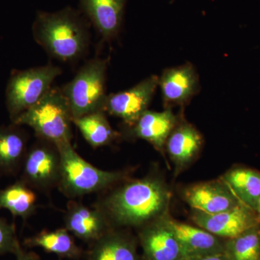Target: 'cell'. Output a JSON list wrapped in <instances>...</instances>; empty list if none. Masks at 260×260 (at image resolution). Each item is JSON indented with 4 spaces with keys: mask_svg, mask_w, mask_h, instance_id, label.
Returning a JSON list of instances; mask_svg holds the SVG:
<instances>
[{
    "mask_svg": "<svg viewBox=\"0 0 260 260\" xmlns=\"http://www.w3.org/2000/svg\"><path fill=\"white\" fill-rule=\"evenodd\" d=\"M171 193L154 177L129 181L98 200L94 206L105 214L112 227L141 228L167 215Z\"/></svg>",
    "mask_w": 260,
    "mask_h": 260,
    "instance_id": "1",
    "label": "cell"
},
{
    "mask_svg": "<svg viewBox=\"0 0 260 260\" xmlns=\"http://www.w3.org/2000/svg\"><path fill=\"white\" fill-rule=\"evenodd\" d=\"M90 22L80 10L66 7L59 11H39L32 24L34 40L51 57L73 62L86 54Z\"/></svg>",
    "mask_w": 260,
    "mask_h": 260,
    "instance_id": "2",
    "label": "cell"
},
{
    "mask_svg": "<svg viewBox=\"0 0 260 260\" xmlns=\"http://www.w3.org/2000/svg\"><path fill=\"white\" fill-rule=\"evenodd\" d=\"M18 126H30L38 139L57 145L71 141L73 117L61 88L51 87L32 107L12 120Z\"/></svg>",
    "mask_w": 260,
    "mask_h": 260,
    "instance_id": "3",
    "label": "cell"
},
{
    "mask_svg": "<svg viewBox=\"0 0 260 260\" xmlns=\"http://www.w3.org/2000/svg\"><path fill=\"white\" fill-rule=\"evenodd\" d=\"M56 145L61 158L58 188L67 198H78L107 190L126 177L125 172H109L93 167L75 151L71 141Z\"/></svg>",
    "mask_w": 260,
    "mask_h": 260,
    "instance_id": "4",
    "label": "cell"
},
{
    "mask_svg": "<svg viewBox=\"0 0 260 260\" xmlns=\"http://www.w3.org/2000/svg\"><path fill=\"white\" fill-rule=\"evenodd\" d=\"M107 65L106 59H90L78 70L71 81L61 87L73 120L90 113L104 111L108 95Z\"/></svg>",
    "mask_w": 260,
    "mask_h": 260,
    "instance_id": "5",
    "label": "cell"
},
{
    "mask_svg": "<svg viewBox=\"0 0 260 260\" xmlns=\"http://www.w3.org/2000/svg\"><path fill=\"white\" fill-rule=\"evenodd\" d=\"M61 74V68L52 64L14 70L5 93L7 109L11 120L37 104Z\"/></svg>",
    "mask_w": 260,
    "mask_h": 260,
    "instance_id": "6",
    "label": "cell"
},
{
    "mask_svg": "<svg viewBox=\"0 0 260 260\" xmlns=\"http://www.w3.org/2000/svg\"><path fill=\"white\" fill-rule=\"evenodd\" d=\"M21 180L32 189L50 191L58 186L61 173V158L57 145L38 139L24 158Z\"/></svg>",
    "mask_w": 260,
    "mask_h": 260,
    "instance_id": "7",
    "label": "cell"
},
{
    "mask_svg": "<svg viewBox=\"0 0 260 260\" xmlns=\"http://www.w3.org/2000/svg\"><path fill=\"white\" fill-rule=\"evenodd\" d=\"M158 86V77L151 75L133 88L107 95L104 112L131 126L147 110Z\"/></svg>",
    "mask_w": 260,
    "mask_h": 260,
    "instance_id": "8",
    "label": "cell"
},
{
    "mask_svg": "<svg viewBox=\"0 0 260 260\" xmlns=\"http://www.w3.org/2000/svg\"><path fill=\"white\" fill-rule=\"evenodd\" d=\"M191 218L198 226L224 240L237 237L249 229L260 225L259 214L242 204L215 214L194 210Z\"/></svg>",
    "mask_w": 260,
    "mask_h": 260,
    "instance_id": "9",
    "label": "cell"
},
{
    "mask_svg": "<svg viewBox=\"0 0 260 260\" xmlns=\"http://www.w3.org/2000/svg\"><path fill=\"white\" fill-rule=\"evenodd\" d=\"M183 198L194 211L206 214L220 213L241 204L221 179L188 186Z\"/></svg>",
    "mask_w": 260,
    "mask_h": 260,
    "instance_id": "10",
    "label": "cell"
},
{
    "mask_svg": "<svg viewBox=\"0 0 260 260\" xmlns=\"http://www.w3.org/2000/svg\"><path fill=\"white\" fill-rule=\"evenodd\" d=\"M164 217L140 228L138 237L143 257L145 260H184L180 244Z\"/></svg>",
    "mask_w": 260,
    "mask_h": 260,
    "instance_id": "11",
    "label": "cell"
},
{
    "mask_svg": "<svg viewBox=\"0 0 260 260\" xmlns=\"http://www.w3.org/2000/svg\"><path fill=\"white\" fill-rule=\"evenodd\" d=\"M64 228L75 237L91 244L112 230L105 214L96 207L89 208L79 202L70 201L64 215Z\"/></svg>",
    "mask_w": 260,
    "mask_h": 260,
    "instance_id": "12",
    "label": "cell"
},
{
    "mask_svg": "<svg viewBox=\"0 0 260 260\" xmlns=\"http://www.w3.org/2000/svg\"><path fill=\"white\" fill-rule=\"evenodd\" d=\"M158 86L164 105H184L199 92V75L192 64L186 63L164 70L158 78Z\"/></svg>",
    "mask_w": 260,
    "mask_h": 260,
    "instance_id": "13",
    "label": "cell"
},
{
    "mask_svg": "<svg viewBox=\"0 0 260 260\" xmlns=\"http://www.w3.org/2000/svg\"><path fill=\"white\" fill-rule=\"evenodd\" d=\"M80 11L104 40L120 32L127 0H78Z\"/></svg>",
    "mask_w": 260,
    "mask_h": 260,
    "instance_id": "14",
    "label": "cell"
},
{
    "mask_svg": "<svg viewBox=\"0 0 260 260\" xmlns=\"http://www.w3.org/2000/svg\"><path fill=\"white\" fill-rule=\"evenodd\" d=\"M164 218L180 244L184 260L194 256L223 252L224 239L199 226L177 221L168 215Z\"/></svg>",
    "mask_w": 260,
    "mask_h": 260,
    "instance_id": "15",
    "label": "cell"
},
{
    "mask_svg": "<svg viewBox=\"0 0 260 260\" xmlns=\"http://www.w3.org/2000/svg\"><path fill=\"white\" fill-rule=\"evenodd\" d=\"M179 120L170 109L162 112L147 110L134 124L126 126L128 134L137 139L144 140L162 152L168 137Z\"/></svg>",
    "mask_w": 260,
    "mask_h": 260,
    "instance_id": "16",
    "label": "cell"
},
{
    "mask_svg": "<svg viewBox=\"0 0 260 260\" xmlns=\"http://www.w3.org/2000/svg\"><path fill=\"white\" fill-rule=\"evenodd\" d=\"M203 144V137L194 126L179 121L168 137L164 150L180 172L197 158Z\"/></svg>",
    "mask_w": 260,
    "mask_h": 260,
    "instance_id": "17",
    "label": "cell"
},
{
    "mask_svg": "<svg viewBox=\"0 0 260 260\" xmlns=\"http://www.w3.org/2000/svg\"><path fill=\"white\" fill-rule=\"evenodd\" d=\"M87 260H140L133 238L112 230L90 244Z\"/></svg>",
    "mask_w": 260,
    "mask_h": 260,
    "instance_id": "18",
    "label": "cell"
},
{
    "mask_svg": "<svg viewBox=\"0 0 260 260\" xmlns=\"http://www.w3.org/2000/svg\"><path fill=\"white\" fill-rule=\"evenodd\" d=\"M220 179L241 204L260 213V172L249 168H234Z\"/></svg>",
    "mask_w": 260,
    "mask_h": 260,
    "instance_id": "19",
    "label": "cell"
},
{
    "mask_svg": "<svg viewBox=\"0 0 260 260\" xmlns=\"http://www.w3.org/2000/svg\"><path fill=\"white\" fill-rule=\"evenodd\" d=\"M20 126H0V173L13 174L23 165L28 136Z\"/></svg>",
    "mask_w": 260,
    "mask_h": 260,
    "instance_id": "20",
    "label": "cell"
},
{
    "mask_svg": "<svg viewBox=\"0 0 260 260\" xmlns=\"http://www.w3.org/2000/svg\"><path fill=\"white\" fill-rule=\"evenodd\" d=\"M28 247H40L47 252L52 253L62 258L78 259L83 251L77 245L73 236L65 228L54 231H42L24 242Z\"/></svg>",
    "mask_w": 260,
    "mask_h": 260,
    "instance_id": "21",
    "label": "cell"
},
{
    "mask_svg": "<svg viewBox=\"0 0 260 260\" xmlns=\"http://www.w3.org/2000/svg\"><path fill=\"white\" fill-rule=\"evenodd\" d=\"M83 138L94 148L112 144L119 136L108 121L104 111L90 113L73 120Z\"/></svg>",
    "mask_w": 260,
    "mask_h": 260,
    "instance_id": "22",
    "label": "cell"
},
{
    "mask_svg": "<svg viewBox=\"0 0 260 260\" xmlns=\"http://www.w3.org/2000/svg\"><path fill=\"white\" fill-rule=\"evenodd\" d=\"M37 197L22 180L0 189V209L9 210L13 216L28 218L37 209Z\"/></svg>",
    "mask_w": 260,
    "mask_h": 260,
    "instance_id": "23",
    "label": "cell"
},
{
    "mask_svg": "<svg viewBox=\"0 0 260 260\" xmlns=\"http://www.w3.org/2000/svg\"><path fill=\"white\" fill-rule=\"evenodd\" d=\"M229 260H260V225L224 242Z\"/></svg>",
    "mask_w": 260,
    "mask_h": 260,
    "instance_id": "24",
    "label": "cell"
},
{
    "mask_svg": "<svg viewBox=\"0 0 260 260\" xmlns=\"http://www.w3.org/2000/svg\"><path fill=\"white\" fill-rule=\"evenodd\" d=\"M20 249L14 225L0 217V255L8 253L15 254Z\"/></svg>",
    "mask_w": 260,
    "mask_h": 260,
    "instance_id": "25",
    "label": "cell"
},
{
    "mask_svg": "<svg viewBox=\"0 0 260 260\" xmlns=\"http://www.w3.org/2000/svg\"><path fill=\"white\" fill-rule=\"evenodd\" d=\"M186 260H229L225 253H215V254H205V255H201L194 256V257L189 258Z\"/></svg>",
    "mask_w": 260,
    "mask_h": 260,
    "instance_id": "26",
    "label": "cell"
},
{
    "mask_svg": "<svg viewBox=\"0 0 260 260\" xmlns=\"http://www.w3.org/2000/svg\"><path fill=\"white\" fill-rule=\"evenodd\" d=\"M15 255L16 256V260H41L35 253L27 252L23 249H20Z\"/></svg>",
    "mask_w": 260,
    "mask_h": 260,
    "instance_id": "27",
    "label": "cell"
},
{
    "mask_svg": "<svg viewBox=\"0 0 260 260\" xmlns=\"http://www.w3.org/2000/svg\"><path fill=\"white\" fill-rule=\"evenodd\" d=\"M0 174H1V173H0Z\"/></svg>",
    "mask_w": 260,
    "mask_h": 260,
    "instance_id": "28",
    "label": "cell"
},
{
    "mask_svg": "<svg viewBox=\"0 0 260 260\" xmlns=\"http://www.w3.org/2000/svg\"><path fill=\"white\" fill-rule=\"evenodd\" d=\"M259 215H260V213H259Z\"/></svg>",
    "mask_w": 260,
    "mask_h": 260,
    "instance_id": "29",
    "label": "cell"
}]
</instances>
